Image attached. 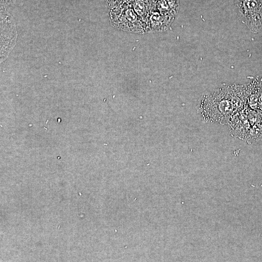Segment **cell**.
Masks as SVG:
<instances>
[{
    "mask_svg": "<svg viewBox=\"0 0 262 262\" xmlns=\"http://www.w3.org/2000/svg\"><path fill=\"white\" fill-rule=\"evenodd\" d=\"M246 84H223L201 98L199 110L208 122L228 124L232 117L246 107Z\"/></svg>",
    "mask_w": 262,
    "mask_h": 262,
    "instance_id": "1",
    "label": "cell"
},
{
    "mask_svg": "<svg viewBox=\"0 0 262 262\" xmlns=\"http://www.w3.org/2000/svg\"><path fill=\"white\" fill-rule=\"evenodd\" d=\"M239 19L253 33L262 28V0H234Z\"/></svg>",
    "mask_w": 262,
    "mask_h": 262,
    "instance_id": "2",
    "label": "cell"
},
{
    "mask_svg": "<svg viewBox=\"0 0 262 262\" xmlns=\"http://www.w3.org/2000/svg\"><path fill=\"white\" fill-rule=\"evenodd\" d=\"M111 14L113 20L119 28L134 32L144 29L131 1L112 8Z\"/></svg>",
    "mask_w": 262,
    "mask_h": 262,
    "instance_id": "3",
    "label": "cell"
},
{
    "mask_svg": "<svg viewBox=\"0 0 262 262\" xmlns=\"http://www.w3.org/2000/svg\"><path fill=\"white\" fill-rule=\"evenodd\" d=\"M131 3L136 13L143 19H146L156 7L154 0H131Z\"/></svg>",
    "mask_w": 262,
    "mask_h": 262,
    "instance_id": "4",
    "label": "cell"
},
{
    "mask_svg": "<svg viewBox=\"0 0 262 262\" xmlns=\"http://www.w3.org/2000/svg\"><path fill=\"white\" fill-rule=\"evenodd\" d=\"M156 5L160 14L170 19L178 12L179 6L178 0H157Z\"/></svg>",
    "mask_w": 262,
    "mask_h": 262,
    "instance_id": "5",
    "label": "cell"
},
{
    "mask_svg": "<svg viewBox=\"0 0 262 262\" xmlns=\"http://www.w3.org/2000/svg\"><path fill=\"white\" fill-rule=\"evenodd\" d=\"M131 0H108L109 6L112 9L124 3L129 2Z\"/></svg>",
    "mask_w": 262,
    "mask_h": 262,
    "instance_id": "6",
    "label": "cell"
},
{
    "mask_svg": "<svg viewBox=\"0 0 262 262\" xmlns=\"http://www.w3.org/2000/svg\"><path fill=\"white\" fill-rule=\"evenodd\" d=\"M15 2V0H0V9L3 10L6 7L11 6Z\"/></svg>",
    "mask_w": 262,
    "mask_h": 262,
    "instance_id": "7",
    "label": "cell"
},
{
    "mask_svg": "<svg viewBox=\"0 0 262 262\" xmlns=\"http://www.w3.org/2000/svg\"><path fill=\"white\" fill-rule=\"evenodd\" d=\"M261 80L262 83V78L261 79Z\"/></svg>",
    "mask_w": 262,
    "mask_h": 262,
    "instance_id": "8",
    "label": "cell"
},
{
    "mask_svg": "<svg viewBox=\"0 0 262 262\" xmlns=\"http://www.w3.org/2000/svg\"></svg>",
    "mask_w": 262,
    "mask_h": 262,
    "instance_id": "9",
    "label": "cell"
}]
</instances>
